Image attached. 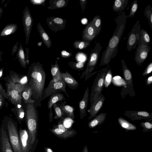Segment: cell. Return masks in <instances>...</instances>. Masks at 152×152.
<instances>
[{
    "label": "cell",
    "mask_w": 152,
    "mask_h": 152,
    "mask_svg": "<svg viewBox=\"0 0 152 152\" xmlns=\"http://www.w3.org/2000/svg\"><path fill=\"white\" fill-rule=\"evenodd\" d=\"M68 65L72 69L77 71H81L83 69L85 66L84 62L70 61Z\"/></svg>",
    "instance_id": "e575fe53"
},
{
    "label": "cell",
    "mask_w": 152,
    "mask_h": 152,
    "mask_svg": "<svg viewBox=\"0 0 152 152\" xmlns=\"http://www.w3.org/2000/svg\"><path fill=\"white\" fill-rule=\"evenodd\" d=\"M22 99L25 103H34L35 100L31 98L32 96V90L28 83L26 85L25 89L22 93Z\"/></svg>",
    "instance_id": "d4e9b609"
},
{
    "label": "cell",
    "mask_w": 152,
    "mask_h": 152,
    "mask_svg": "<svg viewBox=\"0 0 152 152\" xmlns=\"http://www.w3.org/2000/svg\"><path fill=\"white\" fill-rule=\"evenodd\" d=\"M144 15L148 20L150 27L152 29V8L149 5H148L144 10Z\"/></svg>",
    "instance_id": "d590c367"
},
{
    "label": "cell",
    "mask_w": 152,
    "mask_h": 152,
    "mask_svg": "<svg viewBox=\"0 0 152 152\" xmlns=\"http://www.w3.org/2000/svg\"><path fill=\"white\" fill-rule=\"evenodd\" d=\"M118 121L121 127L126 130H134L137 129L136 126L130 123L122 117H119L118 118Z\"/></svg>",
    "instance_id": "f1b7e54d"
},
{
    "label": "cell",
    "mask_w": 152,
    "mask_h": 152,
    "mask_svg": "<svg viewBox=\"0 0 152 152\" xmlns=\"http://www.w3.org/2000/svg\"><path fill=\"white\" fill-rule=\"evenodd\" d=\"M86 1V0H80V4L81 6V8L83 12H84L85 9Z\"/></svg>",
    "instance_id": "7dc6e473"
},
{
    "label": "cell",
    "mask_w": 152,
    "mask_h": 152,
    "mask_svg": "<svg viewBox=\"0 0 152 152\" xmlns=\"http://www.w3.org/2000/svg\"><path fill=\"white\" fill-rule=\"evenodd\" d=\"M19 134L21 152H30L32 145L28 130L20 128Z\"/></svg>",
    "instance_id": "9a60e30c"
},
{
    "label": "cell",
    "mask_w": 152,
    "mask_h": 152,
    "mask_svg": "<svg viewBox=\"0 0 152 152\" xmlns=\"http://www.w3.org/2000/svg\"><path fill=\"white\" fill-rule=\"evenodd\" d=\"M0 152H13L8 136L5 118L0 127Z\"/></svg>",
    "instance_id": "8fae6325"
},
{
    "label": "cell",
    "mask_w": 152,
    "mask_h": 152,
    "mask_svg": "<svg viewBox=\"0 0 152 152\" xmlns=\"http://www.w3.org/2000/svg\"><path fill=\"white\" fill-rule=\"evenodd\" d=\"M73 54L71 52H69L65 50H62L61 53V56L64 58H67L72 56Z\"/></svg>",
    "instance_id": "f6af8a7d"
},
{
    "label": "cell",
    "mask_w": 152,
    "mask_h": 152,
    "mask_svg": "<svg viewBox=\"0 0 152 152\" xmlns=\"http://www.w3.org/2000/svg\"><path fill=\"white\" fill-rule=\"evenodd\" d=\"M152 83V76H151L145 80V83L146 86H149Z\"/></svg>",
    "instance_id": "f907efd6"
},
{
    "label": "cell",
    "mask_w": 152,
    "mask_h": 152,
    "mask_svg": "<svg viewBox=\"0 0 152 152\" xmlns=\"http://www.w3.org/2000/svg\"><path fill=\"white\" fill-rule=\"evenodd\" d=\"M118 14L119 15L114 19L115 22L116 24V28L106 49L102 53L100 66L108 65L111 60L115 58L117 54L118 46L126 28L127 18L125 12L118 13Z\"/></svg>",
    "instance_id": "6da1fadb"
},
{
    "label": "cell",
    "mask_w": 152,
    "mask_h": 152,
    "mask_svg": "<svg viewBox=\"0 0 152 152\" xmlns=\"http://www.w3.org/2000/svg\"><path fill=\"white\" fill-rule=\"evenodd\" d=\"M129 2V0H116L113 3V10L118 13L125 10Z\"/></svg>",
    "instance_id": "484cf974"
},
{
    "label": "cell",
    "mask_w": 152,
    "mask_h": 152,
    "mask_svg": "<svg viewBox=\"0 0 152 152\" xmlns=\"http://www.w3.org/2000/svg\"><path fill=\"white\" fill-rule=\"evenodd\" d=\"M47 152H53L51 149L48 148L47 149Z\"/></svg>",
    "instance_id": "db71d44e"
},
{
    "label": "cell",
    "mask_w": 152,
    "mask_h": 152,
    "mask_svg": "<svg viewBox=\"0 0 152 152\" xmlns=\"http://www.w3.org/2000/svg\"><path fill=\"white\" fill-rule=\"evenodd\" d=\"M37 29L43 43L48 48H50L52 46L51 40L40 23L37 24Z\"/></svg>",
    "instance_id": "44dd1931"
},
{
    "label": "cell",
    "mask_w": 152,
    "mask_h": 152,
    "mask_svg": "<svg viewBox=\"0 0 152 152\" xmlns=\"http://www.w3.org/2000/svg\"><path fill=\"white\" fill-rule=\"evenodd\" d=\"M30 1L32 4L34 5H38L44 3L46 0H30Z\"/></svg>",
    "instance_id": "bcb514c9"
},
{
    "label": "cell",
    "mask_w": 152,
    "mask_h": 152,
    "mask_svg": "<svg viewBox=\"0 0 152 152\" xmlns=\"http://www.w3.org/2000/svg\"><path fill=\"white\" fill-rule=\"evenodd\" d=\"M65 114L71 118H74V108L73 107L68 105H66L65 102H62L58 104Z\"/></svg>",
    "instance_id": "4dcf8cb0"
},
{
    "label": "cell",
    "mask_w": 152,
    "mask_h": 152,
    "mask_svg": "<svg viewBox=\"0 0 152 152\" xmlns=\"http://www.w3.org/2000/svg\"><path fill=\"white\" fill-rule=\"evenodd\" d=\"M61 74L62 80L69 87L73 90L78 88L79 85L78 82L67 71L61 72Z\"/></svg>",
    "instance_id": "ffe728a7"
},
{
    "label": "cell",
    "mask_w": 152,
    "mask_h": 152,
    "mask_svg": "<svg viewBox=\"0 0 152 152\" xmlns=\"http://www.w3.org/2000/svg\"><path fill=\"white\" fill-rule=\"evenodd\" d=\"M46 76L42 64L39 61L33 62L29 67L27 75L28 83L31 89L32 96L35 101V106H41Z\"/></svg>",
    "instance_id": "7a4b0ae2"
},
{
    "label": "cell",
    "mask_w": 152,
    "mask_h": 152,
    "mask_svg": "<svg viewBox=\"0 0 152 152\" xmlns=\"http://www.w3.org/2000/svg\"><path fill=\"white\" fill-rule=\"evenodd\" d=\"M0 92L2 94L4 97L8 99V97L6 91L4 89L0 83Z\"/></svg>",
    "instance_id": "c3c4849f"
},
{
    "label": "cell",
    "mask_w": 152,
    "mask_h": 152,
    "mask_svg": "<svg viewBox=\"0 0 152 152\" xmlns=\"http://www.w3.org/2000/svg\"><path fill=\"white\" fill-rule=\"evenodd\" d=\"M152 71V62L150 63L143 71L142 75L145 76L151 73Z\"/></svg>",
    "instance_id": "ee69618b"
},
{
    "label": "cell",
    "mask_w": 152,
    "mask_h": 152,
    "mask_svg": "<svg viewBox=\"0 0 152 152\" xmlns=\"http://www.w3.org/2000/svg\"><path fill=\"white\" fill-rule=\"evenodd\" d=\"M50 72L53 79L57 80H62L61 72L57 60L56 61L54 64L53 65L51 63Z\"/></svg>",
    "instance_id": "83f0119b"
},
{
    "label": "cell",
    "mask_w": 152,
    "mask_h": 152,
    "mask_svg": "<svg viewBox=\"0 0 152 152\" xmlns=\"http://www.w3.org/2000/svg\"><path fill=\"white\" fill-rule=\"evenodd\" d=\"M23 20L26 37V43L27 44L28 42L33 24V19L27 7H26L23 11Z\"/></svg>",
    "instance_id": "4fadbf2b"
},
{
    "label": "cell",
    "mask_w": 152,
    "mask_h": 152,
    "mask_svg": "<svg viewBox=\"0 0 152 152\" xmlns=\"http://www.w3.org/2000/svg\"><path fill=\"white\" fill-rule=\"evenodd\" d=\"M66 85L62 80H57L52 79L49 82L47 87L44 89L42 94V101L52 94L62 91L65 93L68 97L69 98L66 90Z\"/></svg>",
    "instance_id": "9c48e42d"
},
{
    "label": "cell",
    "mask_w": 152,
    "mask_h": 152,
    "mask_svg": "<svg viewBox=\"0 0 152 152\" xmlns=\"http://www.w3.org/2000/svg\"><path fill=\"white\" fill-rule=\"evenodd\" d=\"M89 99V89L87 87L85 90L83 99L79 102V106L80 119H82L86 115V109Z\"/></svg>",
    "instance_id": "d6986e66"
},
{
    "label": "cell",
    "mask_w": 152,
    "mask_h": 152,
    "mask_svg": "<svg viewBox=\"0 0 152 152\" xmlns=\"http://www.w3.org/2000/svg\"><path fill=\"white\" fill-rule=\"evenodd\" d=\"M122 64L123 76L126 83L125 86L123 87L121 93V96L124 98L127 94L131 96H135V93L133 88V84L132 73L127 67L124 60L122 59Z\"/></svg>",
    "instance_id": "ba28073f"
},
{
    "label": "cell",
    "mask_w": 152,
    "mask_h": 152,
    "mask_svg": "<svg viewBox=\"0 0 152 152\" xmlns=\"http://www.w3.org/2000/svg\"><path fill=\"white\" fill-rule=\"evenodd\" d=\"M151 50L149 45H140L137 48L134 60L136 64L141 65L147 57Z\"/></svg>",
    "instance_id": "2e32d148"
},
{
    "label": "cell",
    "mask_w": 152,
    "mask_h": 152,
    "mask_svg": "<svg viewBox=\"0 0 152 152\" xmlns=\"http://www.w3.org/2000/svg\"><path fill=\"white\" fill-rule=\"evenodd\" d=\"M112 79V72L110 68H109L105 75L104 86L106 88H107L110 84Z\"/></svg>",
    "instance_id": "f35d334b"
},
{
    "label": "cell",
    "mask_w": 152,
    "mask_h": 152,
    "mask_svg": "<svg viewBox=\"0 0 152 152\" xmlns=\"http://www.w3.org/2000/svg\"><path fill=\"white\" fill-rule=\"evenodd\" d=\"M3 70L2 69L0 70V77L2 76V74Z\"/></svg>",
    "instance_id": "11a10c76"
},
{
    "label": "cell",
    "mask_w": 152,
    "mask_h": 152,
    "mask_svg": "<svg viewBox=\"0 0 152 152\" xmlns=\"http://www.w3.org/2000/svg\"><path fill=\"white\" fill-rule=\"evenodd\" d=\"M53 111L52 110V107H51L50 109L49 112V122H51L53 120Z\"/></svg>",
    "instance_id": "816d5d0a"
},
{
    "label": "cell",
    "mask_w": 152,
    "mask_h": 152,
    "mask_svg": "<svg viewBox=\"0 0 152 152\" xmlns=\"http://www.w3.org/2000/svg\"><path fill=\"white\" fill-rule=\"evenodd\" d=\"M96 30L92 20L88 23L83 30L82 39L83 41L90 42L97 36Z\"/></svg>",
    "instance_id": "ac0fdd59"
},
{
    "label": "cell",
    "mask_w": 152,
    "mask_h": 152,
    "mask_svg": "<svg viewBox=\"0 0 152 152\" xmlns=\"http://www.w3.org/2000/svg\"><path fill=\"white\" fill-rule=\"evenodd\" d=\"M138 8V2L137 0H134L131 5L129 14L127 17L131 18L134 17Z\"/></svg>",
    "instance_id": "ab89813d"
},
{
    "label": "cell",
    "mask_w": 152,
    "mask_h": 152,
    "mask_svg": "<svg viewBox=\"0 0 152 152\" xmlns=\"http://www.w3.org/2000/svg\"><path fill=\"white\" fill-rule=\"evenodd\" d=\"M50 6L48 8L50 10H54L66 7L69 3L68 0H50Z\"/></svg>",
    "instance_id": "cb8c5ba5"
},
{
    "label": "cell",
    "mask_w": 152,
    "mask_h": 152,
    "mask_svg": "<svg viewBox=\"0 0 152 152\" xmlns=\"http://www.w3.org/2000/svg\"><path fill=\"white\" fill-rule=\"evenodd\" d=\"M25 115L28 131L32 145L36 140L38 113L34 103L26 104Z\"/></svg>",
    "instance_id": "3957f363"
},
{
    "label": "cell",
    "mask_w": 152,
    "mask_h": 152,
    "mask_svg": "<svg viewBox=\"0 0 152 152\" xmlns=\"http://www.w3.org/2000/svg\"><path fill=\"white\" fill-rule=\"evenodd\" d=\"M151 43L150 38L148 32L144 29H141L140 38L138 46L140 45H149Z\"/></svg>",
    "instance_id": "f546056e"
},
{
    "label": "cell",
    "mask_w": 152,
    "mask_h": 152,
    "mask_svg": "<svg viewBox=\"0 0 152 152\" xmlns=\"http://www.w3.org/2000/svg\"><path fill=\"white\" fill-rule=\"evenodd\" d=\"M105 100L104 96L101 93L99 95L98 97L90 106L89 110V116L88 118V120L91 119L96 116L102 108Z\"/></svg>",
    "instance_id": "e0dca14e"
},
{
    "label": "cell",
    "mask_w": 152,
    "mask_h": 152,
    "mask_svg": "<svg viewBox=\"0 0 152 152\" xmlns=\"http://www.w3.org/2000/svg\"><path fill=\"white\" fill-rule=\"evenodd\" d=\"M6 80V92L8 99L15 105L21 104L22 93L25 89L26 84L14 82L9 78Z\"/></svg>",
    "instance_id": "277c9868"
},
{
    "label": "cell",
    "mask_w": 152,
    "mask_h": 152,
    "mask_svg": "<svg viewBox=\"0 0 152 152\" xmlns=\"http://www.w3.org/2000/svg\"><path fill=\"white\" fill-rule=\"evenodd\" d=\"M141 25L139 20L137 21L128 34L126 43L128 50L131 52L136 48L140 38Z\"/></svg>",
    "instance_id": "30bf717a"
},
{
    "label": "cell",
    "mask_w": 152,
    "mask_h": 152,
    "mask_svg": "<svg viewBox=\"0 0 152 152\" xmlns=\"http://www.w3.org/2000/svg\"><path fill=\"white\" fill-rule=\"evenodd\" d=\"M90 44V42L83 40H76L75 41L73 44L74 48L77 49L83 50L88 46Z\"/></svg>",
    "instance_id": "1f68e13d"
},
{
    "label": "cell",
    "mask_w": 152,
    "mask_h": 152,
    "mask_svg": "<svg viewBox=\"0 0 152 152\" xmlns=\"http://www.w3.org/2000/svg\"><path fill=\"white\" fill-rule=\"evenodd\" d=\"M93 21L94 26L95 28L97 36L100 33L101 29L102 21L100 16L97 15L92 19Z\"/></svg>",
    "instance_id": "836d02e7"
},
{
    "label": "cell",
    "mask_w": 152,
    "mask_h": 152,
    "mask_svg": "<svg viewBox=\"0 0 152 152\" xmlns=\"http://www.w3.org/2000/svg\"><path fill=\"white\" fill-rule=\"evenodd\" d=\"M17 29V26L15 24L9 25L6 26L1 32L0 36H4L14 33Z\"/></svg>",
    "instance_id": "d6a6232c"
},
{
    "label": "cell",
    "mask_w": 152,
    "mask_h": 152,
    "mask_svg": "<svg viewBox=\"0 0 152 152\" xmlns=\"http://www.w3.org/2000/svg\"><path fill=\"white\" fill-rule=\"evenodd\" d=\"M53 106L55 113L54 118L55 119L62 118L65 113L60 107L57 103L54 104Z\"/></svg>",
    "instance_id": "8d00e7d4"
},
{
    "label": "cell",
    "mask_w": 152,
    "mask_h": 152,
    "mask_svg": "<svg viewBox=\"0 0 152 152\" xmlns=\"http://www.w3.org/2000/svg\"><path fill=\"white\" fill-rule=\"evenodd\" d=\"M83 152H88V147L87 145H85L84 147Z\"/></svg>",
    "instance_id": "f5cc1de1"
},
{
    "label": "cell",
    "mask_w": 152,
    "mask_h": 152,
    "mask_svg": "<svg viewBox=\"0 0 152 152\" xmlns=\"http://www.w3.org/2000/svg\"><path fill=\"white\" fill-rule=\"evenodd\" d=\"M4 97L3 95L0 92V108L3 107L4 104Z\"/></svg>",
    "instance_id": "681fc988"
},
{
    "label": "cell",
    "mask_w": 152,
    "mask_h": 152,
    "mask_svg": "<svg viewBox=\"0 0 152 152\" xmlns=\"http://www.w3.org/2000/svg\"><path fill=\"white\" fill-rule=\"evenodd\" d=\"M20 48L18 51V56L19 61L21 66L24 68H26V62L24 54V51L21 44Z\"/></svg>",
    "instance_id": "74e56055"
},
{
    "label": "cell",
    "mask_w": 152,
    "mask_h": 152,
    "mask_svg": "<svg viewBox=\"0 0 152 152\" xmlns=\"http://www.w3.org/2000/svg\"><path fill=\"white\" fill-rule=\"evenodd\" d=\"M110 66L101 69L98 73L94 81L90 94V106L97 98L99 95L102 93L104 87V78L107 70Z\"/></svg>",
    "instance_id": "52a82bcc"
},
{
    "label": "cell",
    "mask_w": 152,
    "mask_h": 152,
    "mask_svg": "<svg viewBox=\"0 0 152 152\" xmlns=\"http://www.w3.org/2000/svg\"><path fill=\"white\" fill-rule=\"evenodd\" d=\"M124 115L132 121L141 120H152V113L146 111L139 110H126Z\"/></svg>",
    "instance_id": "5bb4252c"
},
{
    "label": "cell",
    "mask_w": 152,
    "mask_h": 152,
    "mask_svg": "<svg viewBox=\"0 0 152 152\" xmlns=\"http://www.w3.org/2000/svg\"><path fill=\"white\" fill-rule=\"evenodd\" d=\"M11 110L15 115L16 118L20 124H21L25 115V111L22 104L15 105V107Z\"/></svg>",
    "instance_id": "4316f807"
},
{
    "label": "cell",
    "mask_w": 152,
    "mask_h": 152,
    "mask_svg": "<svg viewBox=\"0 0 152 152\" xmlns=\"http://www.w3.org/2000/svg\"><path fill=\"white\" fill-rule=\"evenodd\" d=\"M52 131L53 132L57 135L61 137L66 138L69 137L68 135L61 131L58 128L53 129L52 130Z\"/></svg>",
    "instance_id": "7bdbcfd3"
},
{
    "label": "cell",
    "mask_w": 152,
    "mask_h": 152,
    "mask_svg": "<svg viewBox=\"0 0 152 152\" xmlns=\"http://www.w3.org/2000/svg\"><path fill=\"white\" fill-rule=\"evenodd\" d=\"M107 115V113H102L96 115L88 123V127L94 128L102 124L104 121Z\"/></svg>",
    "instance_id": "7402d4cb"
},
{
    "label": "cell",
    "mask_w": 152,
    "mask_h": 152,
    "mask_svg": "<svg viewBox=\"0 0 152 152\" xmlns=\"http://www.w3.org/2000/svg\"><path fill=\"white\" fill-rule=\"evenodd\" d=\"M148 121L142 122L140 124V126L143 128L142 131L143 132H148L152 130V122Z\"/></svg>",
    "instance_id": "60d3db41"
},
{
    "label": "cell",
    "mask_w": 152,
    "mask_h": 152,
    "mask_svg": "<svg viewBox=\"0 0 152 152\" xmlns=\"http://www.w3.org/2000/svg\"><path fill=\"white\" fill-rule=\"evenodd\" d=\"M8 138L13 152H21L17 124L10 117H5Z\"/></svg>",
    "instance_id": "5b68a950"
},
{
    "label": "cell",
    "mask_w": 152,
    "mask_h": 152,
    "mask_svg": "<svg viewBox=\"0 0 152 152\" xmlns=\"http://www.w3.org/2000/svg\"><path fill=\"white\" fill-rule=\"evenodd\" d=\"M50 96L48 102L49 109L52 107L54 104L65 99L64 95L59 92L55 93Z\"/></svg>",
    "instance_id": "603a6c76"
},
{
    "label": "cell",
    "mask_w": 152,
    "mask_h": 152,
    "mask_svg": "<svg viewBox=\"0 0 152 152\" xmlns=\"http://www.w3.org/2000/svg\"><path fill=\"white\" fill-rule=\"evenodd\" d=\"M58 128L61 131L68 135L69 137L72 135L74 132L72 130H67L61 123H59L58 125Z\"/></svg>",
    "instance_id": "b9f144b4"
},
{
    "label": "cell",
    "mask_w": 152,
    "mask_h": 152,
    "mask_svg": "<svg viewBox=\"0 0 152 152\" xmlns=\"http://www.w3.org/2000/svg\"><path fill=\"white\" fill-rule=\"evenodd\" d=\"M102 49V47L100 44L99 42H97L94 48L91 51L87 66L85 70L82 73L80 78L85 77V80L86 81L93 75L91 72L94 70L96 66L100 52Z\"/></svg>",
    "instance_id": "8992f818"
},
{
    "label": "cell",
    "mask_w": 152,
    "mask_h": 152,
    "mask_svg": "<svg viewBox=\"0 0 152 152\" xmlns=\"http://www.w3.org/2000/svg\"><path fill=\"white\" fill-rule=\"evenodd\" d=\"M46 22L49 28L53 32H57L64 30L65 27L66 20L57 17L52 16L47 18Z\"/></svg>",
    "instance_id": "7c38bea8"
}]
</instances>
